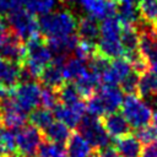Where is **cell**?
<instances>
[{
    "instance_id": "obj_17",
    "label": "cell",
    "mask_w": 157,
    "mask_h": 157,
    "mask_svg": "<svg viewBox=\"0 0 157 157\" xmlns=\"http://www.w3.org/2000/svg\"><path fill=\"white\" fill-rule=\"evenodd\" d=\"M115 150L120 157H141L142 144L131 134L115 139Z\"/></svg>"
},
{
    "instance_id": "obj_5",
    "label": "cell",
    "mask_w": 157,
    "mask_h": 157,
    "mask_svg": "<svg viewBox=\"0 0 157 157\" xmlns=\"http://www.w3.org/2000/svg\"><path fill=\"white\" fill-rule=\"evenodd\" d=\"M77 134H80L94 150L107 147L110 142V136L105 131L102 120L88 114L78 123Z\"/></svg>"
},
{
    "instance_id": "obj_43",
    "label": "cell",
    "mask_w": 157,
    "mask_h": 157,
    "mask_svg": "<svg viewBox=\"0 0 157 157\" xmlns=\"http://www.w3.org/2000/svg\"><path fill=\"white\" fill-rule=\"evenodd\" d=\"M0 157H16V156H9V155H1Z\"/></svg>"
},
{
    "instance_id": "obj_27",
    "label": "cell",
    "mask_w": 157,
    "mask_h": 157,
    "mask_svg": "<svg viewBox=\"0 0 157 157\" xmlns=\"http://www.w3.org/2000/svg\"><path fill=\"white\" fill-rule=\"evenodd\" d=\"M137 10L142 22L157 28V0H139Z\"/></svg>"
},
{
    "instance_id": "obj_33",
    "label": "cell",
    "mask_w": 157,
    "mask_h": 157,
    "mask_svg": "<svg viewBox=\"0 0 157 157\" xmlns=\"http://www.w3.org/2000/svg\"><path fill=\"white\" fill-rule=\"evenodd\" d=\"M140 74L132 70L121 82H120V88L124 93L126 94H135L137 92V86L140 81Z\"/></svg>"
},
{
    "instance_id": "obj_25",
    "label": "cell",
    "mask_w": 157,
    "mask_h": 157,
    "mask_svg": "<svg viewBox=\"0 0 157 157\" xmlns=\"http://www.w3.org/2000/svg\"><path fill=\"white\" fill-rule=\"evenodd\" d=\"M59 103L64 105H74L82 101V96L77 91V87L72 82H64L58 90Z\"/></svg>"
},
{
    "instance_id": "obj_35",
    "label": "cell",
    "mask_w": 157,
    "mask_h": 157,
    "mask_svg": "<svg viewBox=\"0 0 157 157\" xmlns=\"http://www.w3.org/2000/svg\"><path fill=\"white\" fill-rule=\"evenodd\" d=\"M25 5V0H0V15H9L12 11L21 9Z\"/></svg>"
},
{
    "instance_id": "obj_42",
    "label": "cell",
    "mask_w": 157,
    "mask_h": 157,
    "mask_svg": "<svg viewBox=\"0 0 157 157\" xmlns=\"http://www.w3.org/2000/svg\"><path fill=\"white\" fill-rule=\"evenodd\" d=\"M1 126H2V119H1V113H0V129H1Z\"/></svg>"
},
{
    "instance_id": "obj_10",
    "label": "cell",
    "mask_w": 157,
    "mask_h": 157,
    "mask_svg": "<svg viewBox=\"0 0 157 157\" xmlns=\"http://www.w3.org/2000/svg\"><path fill=\"white\" fill-rule=\"evenodd\" d=\"M26 55H27L26 44H23V42L10 29L7 38L0 45V58L23 65L26 60Z\"/></svg>"
},
{
    "instance_id": "obj_22",
    "label": "cell",
    "mask_w": 157,
    "mask_h": 157,
    "mask_svg": "<svg viewBox=\"0 0 157 157\" xmlns=\"http://www.w3.org/2000/svg\"><path fill=\"white\" fill-rule=\"evenodd\" d=\"M42 83L45 87H50L54 90H58L64 83V76H63V69L60 64H56L52 61L40 74L39 76Z\"/></svg>"
},
{
    "instance_id": "obj_7",
    "label": "cell",
    "mask_w": 157,
    "mask_h": 157,
    "mask_svg": "<svg viewBox=\"0 0 157 157\" xmlns=\"http://www.w3.org/2000/svg\"><path fill=\"white\" fill-rule=\"evenodd\" d=\"M11 97L23 112L28 113L42 105V87L34 81L20 83L11 90Z\"/></svg>"
},
{
    "instance_id": "obj_18",
    "label": "cell",
    "mask_w": 157,
    "mask_h": 157,
    "mask_svg": "<svg viewBox=\"0 0 157 157\" xmlns=\"http://www.w3.org/2000/svg\"><path fill=\"white\" fill-rule=\"evenodd\" d=\"M94 148L77 132L71 134L66 142L67 157H92Z\"/></svg>"
},
{
    "instance_id": "obj_16",
    "label": "cell",
    "mask_w": 157,
    "mask_h": 157,
    "mask_svg": "<svg viewBox=\"0 0 157 157\" xmlns=\"http://www.w3.org/2000/svg\"><path fill=\"white\" fill-rule=\"evenodd\" d=\"M101 76L91 70L90 67L75 81V85L77 87V91L82 97H91L94 93H97V90H99L101 85Z\"/></svg>"
},
{
    "instance_id": "obj_29",
    "label": "cell",
    "mask_w": 157,
    "mask_h": 157,
    "mask_svg": "<svg viewBox=\"0 0 157 157\" xmlns=\"http://www.w3.org/2000/svg\"><path fill=\"white\" fill-rule=\"evenodd\" d=\"M58 0H25V9L33 15H47L56 7Z\"/></svg>"
},
{
    "instance_id": "obj_14",
    "label": "cell",
    "mask_w": 157,
    "mask_h": 157,
    "mask_svg": "<svg viewBox=\"0 0 157 157\" xmlns=\"http://www.w3.org/2000/svg\"><path fill=\"white\" fill-rule=\"evenodd\" d=\"M97 94L102 99L107 113L118 112V109L121 108V104L124 101V92L118 86L102 85V87H99Z\"/></svg>"
},
{
    "instance_id": "obj_6",
    "label": "cell",
    "mask_w": 157,
    "mask_h": 157,
    "mask_svg": "<svg viewBox=\"0 0 157 157\" xmlns=\"http://www.w3.org/2000/svg\"><path fill=\"white\" fill-rule=\"evenodd\" d=\"M43 134L33 125H25L16 131V157H37Z\"/></svg>"
},
{
    "instance_id": "obj_12",
    "label": "cell",
    "mask_w": 157,
    "mask_h": 157,
    "mask_svg": "<svg viewBox=\"0 0 157 157\" xmlns=\"http://www.w3.org/2000/svg\"><path fill=\"white\" fill-rule=\"evenodd\" d=\"M78 5L96 20H105L117 15V4L114 0H77Z\"/></svg>"
},
{
    "instance_id": "obj_11",
    "label": "cell",
    "mask_w": 157,
    "mask_h": 157,
    "mask_svg": "<svg viewBox=\"0 0 157 157\" xmlns=\"http://www.w3.org/2000/svg\"><path fill=\"white\" fill-rule=\"evenodd\" d=\"M131 64L125 58H118L110 61L107 70L102 74V85L105 86H118L120 82L132 71Z\"/></svg>"
},
{
    "instance_id": "obj_24",
    "label": "cell",
    "mask_w": 157,
    "mask_h": 157,
    "mask_svg": "<svg viewBox=\"0 0 157 157\" xmlns=\"http://www.w3.org/2000/svg\"><path fill=\"white\" fill-rule=\"evenodd\" d=\"M44 140L50 141V142H56V144H65L67 142L69 137L71 136L70 128H67L65 124L60 121H54L44 131H42Z\"/></svg>"
},
{
    "instance_id": "obj_28",
    "label": "cell",
    "mask_w": 157,
    "mask_h": 157,
    "mask_svg": "<svg viewBox=\"0 0 157 157\" xmlns=\"http://www.w3.org/2000/svg\"><path fill=\"white\" fill-rule=\"evenodd\" d=\"M28 119L31 121V125L36 126L40 131H44L52 123H54V114L50 109L42 107L32 110Z\"/></svg>"
},
{
    "instance_id": "obj_31",
    "label": "cell",
    "mask_w": 157,
    "mask_h": 157,
    "mask_svg": "<svg viewBox=\"0 0 157 157\" xmlns=\"http://www.w3.org/2000/svg\"><path fill=\"white\" fill-rule=\"evenodd\" d=\"M0 145L2 155L16 156V132L10 129H5L0 132Z\"/></svg>"
},
{
    "instance_id": "obj_38",
    "label": "cell",
    "mask_w": 157,
    "mask_h": 157,
    "mask_svg": "<svg viewBox=\"0 0 157 157\" xmlns=\"http://www.w3.org/2000/svg\"><path fill=\"white\" fill-rule=\"evenodd\" d=\"M11 90H12V88H11ZM11 90L0 85V102H1L2 99H5V98H7V97L11 96Z\"/></svg>"
},
{
    "instance_id": "obj_30",
    "label": "cell",
    "mask_w": 157,
    "mask_h": 157,
    "mask_svg": "<svg viewBox=\"0 0 157 157\" xmlns=\"http://www.w3.org/2000/svg\"><path fill=\"white\" fill-rule=\"evenodd\" d=\"M37 157H67V156L64 145L43 140L38 147Z\"/></svg>"
},
{
    "instance_id": "obj_34",
    "label": "cell",
    "mask_w": 157,
    "mask_h": 157,
    "mask_svg": "<svg viewBox=\"0 0 157 157\" xmlns=\"http://www.w3.org/2000/svg\"><path fill=\"white\" fill-rule=\"evenodd\" d=\"M59 103L58 92L54 88L50 87H42V105L47 109L53 110V108Z\"/></svg>"
},
{
    "instance_id": "obj_15",
    "label": "cell",
    "mask_w": 157,
    "mask_h": 157,
    "mask_svg": "<svg viewBox=\"0 0 157 157\" xmlns=\"http://www.w3.org/2000/svg\"><path fill=\"white\" fill-rule=\"evenodd\" d=\"M23 65L0 58V85L7 88H15L20 82V74Z\"/></svg>"
},
{
    "instance_id": "obj_44",
    "label": "cell",
    "mask_w": 157,
    "mask_h": 157,
    "mask_svg": "<svg viewBox=\"0 0 157 157\" xmlns=\"http://www.w3.org/2000/svg\"><path fill=\"white\" fill-rule=\"evenodd\" d=\"M2 155V148H1V145H0V156Z\"/></svg>"
},
{
    "instance_id": "obj_2",
    "label": "cell",
    "mask_w": 157,
    "mask_h": 157,
    "mask_svg": "<svg viewBox=\"0 0 157 157\" xmlns=\"http://www.w3.org/2000/svg\"><path fill=\"white\" fill-rule=\"evenodd\" d=\"M26 52L27 55L23 67L33 76V78H39L43 70L53 61V55L48 44L40 36H38L26 42Z\"/></svg>"
},
{
    "instance_id": "obj_32",
    "label": "cell",
    "mask_w": 157,
    "mask_h": 157,
    "mask_svg": "<svg viewBox=\"0 0 157 157\" xmlns=\"http://www.w3.org/2000/svg\"><path fill=\"white\" fill-rule=\"evenodd\" d=\"M86 112L88 113V115H92V117H96V118H103L107 114L105 108L103 105V102H102V99L99 98V96L97 93H94L93 96L87 98Z\"/></svg>"
},
{
    "instance_id": "obj_3",
    "label": "cell",
    "mask_w": 157,
    "mask_h": 157,
    "mask_svg": "<svg viewBox=\"0 0 157 157\" xmlns=\"http://www.w3.org/2000/svg\"><path fill=\"white\" fill-rule=\"evenodd\" d=\"M121 114L125 117L130 128L139 130L147 126L152 121L153 110L152 108L139 96L126 94L121 104Z\"/></svg>"
},
{
    "instance_id": "obj_45",
    "label": "cell",
    "mask_w": 157,
    "mask_h": 157,
    "mask_svg": "<svg viewBox=\"0 0 157 157\" xmlns=\"http://www.w3.org/2000/svg\"><path fill=\"white\" fill-rule=\"evenodd\" d=\"M0 17H2V16H1V15H0Z\"/></svg>"
},
{
    "instance_id": "obj_41",
    "label": "cell",
    "mask_w": 157,
    "mask_h": 157,
    "mask_svg": "<svg viewBox=\"0 0 157 157\" xmlns=\"http://www.w3.org/2000/svg\"><path fill=\"white\" fill-rule=\"evenodd\" d=\"M60 1H63V2H65V4H71V2H75V0H60Z\"/></svg>"
},
{
    "instance_id": "obj_39",
    "label": "cell",
    "mask_w": 157,
    "mask_h": 157,
    "mask_svg": "<svg viewBox=\"0 0 157 157\" xmlns=\"http://www.w3.org/2000/svg\"><path fill=\"white\" fill-rule=\"evenodd\" d=\"M150 71L151 72H153L155 75H157V59L156 60H153L152 63H150Z\"/></svg>"
},
{
    "instance_id": "obj_19",
    "label": "cell",
    "mask_w": 157,
    "mask_h": 157,
    "mask_svg": "<svg viewBox=\"0 0 157 157\" xmlns=\"http://www.w3.org/2000/svg\"><path fill=\"white\" fill-rule=\"evenodd\" d=\"M78 39L96 43L99 38V25L96 18L91 16H83L77 18V29Z\"/></svg>"
},
{
    "instance_id": "obj_37",
    "label": "cell",
    "mask_w": 157,
    "mask_h": 157,
    "mask_svg": "<svg viewBox=\"0 0 157 157\" xmlns=\"http://www.w3.org/2000/svg\"><path fill=\"white\" fill-rule=\"evenodd\" d=\"M141 157H157V141L151 142L142 148Z\"/></svg>"
},
{
    "instance_id": "obj_9",
    "label": "cell",
    "mask_w": 157,
    "mask_h": 157,
    "mask_svg": "<svg viewBox=\"0 0 157 157\" xmlns=\"http://www.w3.org/2000/svg\"><path fill=\"white\" fill-rule=\"evenodd\" d=\"M52 112L54 114V118L58 119V121L65 124L70 129H74V128H77L78 123L85 117L86 103L83 101L74 105H64L61 103H58Z\"/></svg>"
},
{
    "instance_id": "obj_8",
    "label": "cell",
    "mask_w": 157,
    "mask_h": 157,
    "mask_svg": "<svg viewBox=\"0 0 157 157\" xmlns=\"http://www.w3.org/2000/svg\"><path fill=\"white\" fill-rule=\"evenodd\" d=\"M0 113L2 125L10 130H18L27 123V113L23 112L15 99L10 96L0 102Z\"/></svg>"
},
{
    "instance_id": "obj_13",
    "label": "cell",
    "mask_w": 157,
    "mask_h": 157,
    "mask_svg": "<svg viewBox=\"0 0 157 157\" xmlns=\"http://www.w3.org/2000/svg\"><path fill=\"white\" fill-rule=\"evenodd\" d=\"M101 120L110 137L119 139L124 135H128L130 131V125L128 124L125 117L119 112L107 113Z\"/></svg>"
},
{
    "instance_id": "obj_23",
    "label": "cell",
    "mask_w": 157,
    "mask_h": 157,
    "mask_svg": "<svg viewBox=\"0 0 157 157\" xmlns=\"http://www.w3.org/2000/svg\"><path fill=\"white\" fill-rule=\"evenodd\" d=\"M120 43L124 49V56L140 52V33L136 27H123L120 34Z\"/></svg>"
},
{
    "instance_id": "obj_26",
    "label": "cell",
    "mask_w": 157,
    "mask_h": 157,
    "mask_svg": "<svg viewBox=\"0 0 157 157\" xmlns=\"http://www.w3.org/2000/svg\"><path fill=\"white\" fill-rule=\"evenodd\" d=\"M137 93L140 97H157V75L146 71L140 76Z\"/></svg>"
},
{
    "instance_id": "obj_20",
    "label": "cell",
    "mask_w": 157,
    "mask_h": 157,
    "mask_svg": "<svg viewBox=\"0 0 157 157\" xmlns=\"http://www.w3.org/2000/svg\"><path fill=\"white\" fill-rule=\"evenodd\" d=\"M63 76L66 82L76 81L87 69H88V61L80 59V58H69L63 65Z\"/></svg>"
},
{
    "instance_id": "obj_21",
    "label": "cell",
    "mask_w": 157,
    "mask_h": 157,
    "mask_svg": "<svg viewBox=\"0 0 157 157\" xmlns=\"http://www.w3.org/2000/svg\"><path fill=\"white\" fill-rule=\"evenodd\" d=\"M117 17L123 27H136L141 20L135 2L119 4L117 7Z\"/></svg>"
},
{
    "instance_id": "obj_40",
    "label": "cell",
    "mask_w": 157,
    "mask_h": 157,
    "mask_svg": "<svg viewBox=\"0 0 157 157\" xmlns=\"http://www.w3.org/2000/svg\"><path fill=\"white\" fill-rule=\"evenodd\" d=\"M119 4H126V2H135V0H114Z\"/></svg>"
},
{
    "instance_id": "obj_36",
    "label": "cell",
    "mask_w": 157,
    "mask_h": 157,
    "mask_svg": "<svg viewBox=\"0 0 157 157\" xmlns=\"http://www.w3.org/2000/svg\"><path fill=\"white\" fill-rule=\"evenodd\" d=\"M92 157H120V156L115 148H113L112 146H107L103 148L94 150V153Z\"/></svg>"
},
{
    "instance_id": "obj_1",
    "label": "cell",
    "mask_w": 157,
    "mask_h": 157,
    "mask_svg": "<svg viewBox=\"0 0 157 157\" xmlns=\"http://www.w3.org/2000/svg\"><path fill=\"white\" fill-rule=\"evenodd\" d=\"M40 34L47 39H59L74 36L77 29V18L67 9L52 11L38 18Z\"/></svg>"
},
{
    "instance_id": "obj_4",
    "label": "cell",
    "mask_w": 157,
    "mask_h": 157,
    "mask_svg": "<svg viewBox=\"0 0 157 157\" xmlns=\"http://www.w3.org/2000/svg\"><path fill=\"white\" fill-rule=\"evenodd\" d=\"M6 22L9 28L25 43L39 36L38 20L33 13L23 7L10 12L7 15Z\"/></svg>"
}]
</instances>
